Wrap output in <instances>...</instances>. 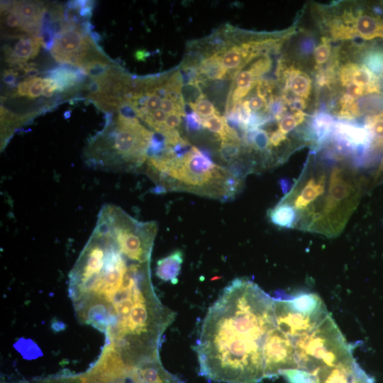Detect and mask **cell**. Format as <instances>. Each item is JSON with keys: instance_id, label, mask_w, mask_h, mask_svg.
<instances>
[{"instance_id": "cell-14", "label": "cell", "mask_w": 383, "mask_h": 383, "mask_svg": "<svg viewBox=\"0 0 383 383\" xmlns=\"http://www.w3.org/2000/svg\"><path fill=\"white\" fill-rule=\"evenodd\" d=\"M11 9L21 18L25 32L29 33L38 32L43 13V7L37 3L23 1L14 3Z\"/></svg>"}, {"instance_id": "cell-39", "label": "cell", "mask_w": 383, "mask_h": 383, "mask_svg": "<svg viewBox=\"0 0 383 383\" xmlns=\"http://www.w3.org/2000/svg\"><path fill=\"white\" fill-rule=\"evenodd\" d=\"M381 170H383V165L380 167Z\"/></svg>"}, {"instance_id": "cell-7", "label": "cell", "mask_w": 383, "mask_h": 383, "mask_svg": "<svg viewBox=\"0 0 383 383\" xmlns=\"http://www.w3.org/2000/svg\"><path fill=\"white\" fill-rule=\"evenodd\" d=\"M263 356L267 379L277 377L284 370L297 369L293 342L277 326L267 335Z\"/></svg>"}, {"instance_id": "cell-23", "label": "cell", "mask_w": 383, "mask_h": 383, "mask_svg": "<svg viewBox=\"0 0 383 383\" xmlns=\"http://www.w3.org/2000/svg\"><path fill=\"white\" fill-rule=\"evenodd\" d=\"M363 65L376 77L383 74V52L372 51L365 57Z\"/></svg>"}, {"instance_id": "cell-20", "label": "cell", "mask_w": 383, "mask_h": 383, "mask_svg": "<svg viewBox=\"0 0 383 383\" xmlns=\"http://www.w3.org/2000/svg\"><path fill=\"white\" fill-rule=\"evenodd\" d=\"M365 126L369 130L372 139V151L383 148V112L368 118Z\"/></svg>"}, {"instance_id": "cell-6", "label": "cell", "mask_w": 383, "mask_h": 383, "mask_svg": "<svg viewBox=\"0 0 383 383\" xmlns=\"http://www.w3.org/2000/svg\"><path fill=\"white\" fill-rule=\"evenodd\" d=\"M276 326L293 342L314 329L329 314L320 296L311 292L273 297Z\"/></svg>"}, {"instance_id": "cell-40", "label": "cell", "mask_w": 383, "mask_h": 383, "mask_svg": "<svg viewBox=\"0 0 383 383\" xmlns=\"http://www.w3.org/2000/svg\"><path fill=\"white\" fill-rule=\"evenodd\" d=\"M382 165H383V162H382ZM382 165H381V166H382Z\"/></svg>"}, {"instance_id": "cell-10", "label": "cell", "mask_w": 383, "mask_h": 383, "mask_svg": "<svg viewBox=\"0 0 383 383\" xmlns=\"http://www.w3.org/2000/svg\"><path fill=\"white\" fill-rule=\"evenodd\" d=\"M314 377L316 383H375L353 357L336 365L319 368Z\"/></svg>"}, {"instance_id": "cell-25", "label": "cell", "mask_w": 383, "mask_h": 383, "mask_svg": "<svg viewBox=\"0 0 383 383\" xmlns=\"http://www.w3.org/2000/svg\"><path fill=\"white\" fill-rule=\"evenodd\" d=\"M281 375L284 377L288 383H316L313 375L299 369L284 370Z\"/></svg>"}, {"instance_id": "cell-9", "label": "cell", "mask_w": 383, "mask_h": 383, "mask_svg": "<svg viewBox=\"0 0 383 383\" xmlns=\"http://www.w3.org/2000/svg\"><path fill=\"white\" fill-rule=\"evenodd\" d=\"M345 23H334L331 29L333 37L347 39L360 37L365 40L383 38V20L366 13L357 16L348 15L344 18Z\"/></svg>"}, {"instance_id": "cell-24", "label": "cell", "mask_w": 383, "mask_h": 383, "mask_svg": "<svg viewBox=\"0 0 383 383\" xmlns=\"http://www.w3.org/2000/svg\"><path fill=\"white\" fill-rule=\"evenodd\" d=\"M189 106L202 118H206L218 113L213 104L205 99L203 95H201L194 103H190Z\"/></svg>"}, {"instance_id": "cell-16", "label": "cell", "mask_w": 383, "mask_h": 383, "mask_svg": "<svg viewBox=\"0 0 383 383\" xmlns=\"http://www.w3.org/2000/svg\"><path fill=\"white\" fill-rule=\"evenodd\" d=\"M333 118L327 114L318 115L311 123V139L316 145H322L326 142L334 129Z\"/></svg>"}, {"instance_id": "cell-15", "label": "cell", "mask_w": 383, "mask_h": 383, "mask_svg": "<svg viewBox=\"0 0 383 383\" xmlns=\"http://www.w3.org/2000/svg\"><path fill=\"white\" fill-rule=\"evenodd\" d=\"M183 263V253L177 250L169 255L159 260L157 262L155 274L165 282L176 284Z\"/></svg>"}, {"instance_id": "cell-26", "label": "cell", "mask_w": 383, "mask_h": 383, "mask_svg": "<svg viewBox=\"0 0 383 383\" xmlns=\"http://www.w3.org/2000/svg\"><path fill=\"white\" fill-rule=\"evenodd\" d=\"M6 10L4 24L9 28L15 31H24L23 21L18 13L13 9H4Z\"/></svg>"}, {"instance_id": "cell-4", "label": "cell", "mask_w": 383, "mask_h": 383, "mask_svg": "<svg viewBox=\"0 0 383 383\" xmlns=\"http://www.w3.org/2000/svg\"><path fill=\"white\" fill-rule=\"evenodd\" d=\"M230 174L213 162L208 151L192 146L184 157L172 159L151 179L167 191H189L228 201L226 180Z\"/></svg>"}, {"instance_id": "cell-12", "label": "cell", "mask_w": 383, "mask_h": 383, "mask_svg": "<svg viewBox=\"0 0 383 383\" xmlns=\"http://www.w3.org/2000/svg\"><path fill=\"white\" fill-rule=\"evenodd\" d=\"M340 80L343 85L356 84L363 87L367 93L379 91L377 77L364 65L353 63L345 65L340 72Z\"/></svg>"}, {"instance_id": "cell-2", "label": "cell", "mask_w": 383, "mask_h": 383, "mask_svg": "<svg viewBox=\"0 0 383 383\" xmlns=\"http://www.w3.org/2000/svg\"><path fill=\"white\" fill-rule=\"evenodd\" d=\"M336 152L311 156L294 182L281 179L279 202L293 211V228L332 238L344 229L359 203L362 178Z\"/></svg>"}, {"instance_id": "cell-18", "label": "cell", "mask_w": 383, "mask_h": 383, "mask_svg": "<svg viewBox=\"0 0 383 383\" xmlns=\"http://www.w3.org/2000/svg\"><path fill=\"white\" fill-rule=\"evenodd\" d=\"M199 72L211 79H221L226 77L227 70L221 62L220 52L204 59L199 67Z\"/></svg>"}, {"instance_id": "cell-1", "label": "cell", "mask_w": 383, "mask_h": 383, "mask_svg": "<svg viewBox=\"0 0 383 383\" xmlns=\"http://www.w3.org/2000/svg\"><path fill=\"white\" fill-rule=\"evenodd\" d=\"M276 326L273 297L246 278L233 279L209 309L196 340L200 374L223 383H259L263 349Z\"/></svg>"}, {"instance_id": "cell-37", "label": "cell", "mask_w": 383, "mask_h": 383, "mask_svg": "<svg viewBox=\"0 0 383 383\" xmlns=\"http://www.w3.org/2000/svg\"><path fill=\"white\" fill-rule=\"evenodd\" d=\"M43 383H91L87 379L84 375L71 379H58L49 380Z\"/></svg>"}, {"instance_id": "cell-29", "label": "cell", "mask_w": 383, "mask_h": 383, "mask_svg": "<svg viewBox=\"0 0 383 383\" xmlns=\"http://www.w3.org/2000/svg\"><path fill=\"white\" fill-rule=\"evenodd\" d=\"M331 46L328 42H323L318 45L314 50V58L318 65L324 64L329 58Z\"/></svg>"}, {"instance_id": "cell-27", "label": "cell", "mask_w": 383, "mask_h": 383, "mask_svg": "<svg viewBox=\"0 0 383 383\" xmlns=\"http://www.w3.org/2000/svg\"><path fill=\"white\" fill-rule=\"evenodd\" d=\"M255 79V77L250 70L243 71L236 76L237 87L251 89L254 86Z\"/></svg>"}, {"instance_id": "cell-13", "label": "cell", "mask_w": 383, "mask_h": 383, "mask_svg": "<svg viewBox=\"0 0 383 383\" xmlns=\"http://www.w3.org/2000/svg\"><path fill=\"white\" fill-rule=\"evenodd\" d=\"M44 42L42 38L37 36L20 37V40L13 48H4V55L6 61L13 65L23 63L35 57Z\"/></svg>"}, {"instance_id": "cell-31", "label": "cell", "mask_w": 383, "mask_h": 383, "mask_svg": "<svg viewBox=\"0 0 383 383\" xmlns=\"http://www.w3.org/2000/svg\"><path fill=\"white\" fill-rule=\"evenodd\" d=\"M44 87V79L40 77H33L30 86L28 89V96L35 99L43 94Z\"/></svg>"}, {"instance_id": "cell-11", "label": "cell", "mask_w": 383, "mask_h": 383, "mask_svg": "<svg viewBox=\"0 0 383 383\" xmlns=\"http://www.w3.org/2000/svg\"><path fill=\"white\" fill-rule=\"evenodd\" d=\"M129 377L131 383H184L166 370L160 358L145 360L133 366Z\"/></svg>"}, {"instance_id": "cell-19", "label": "cell", "mask_w": 383, "mask_h": 383, "mask_svg": "<svg viewBox=\"0 0 383 383\" xmlns=\"http://www.w3.org/2000/svg\"><path fill=\"white\" fill-rule=\"evenodd\" d=\"M220 53L223 67L227 71H233L235 74L243 67L244 60L247 62L240 45L232 46Z\"/></svg>"}, {"instance_id": "cell-30", "label": "cell", "mask_w": 383, "mask_h": 383, "mask_svg": "<svg viewBox=\"0 0 383 383\" xmlns=\"http://www.w3.org/2000/svg\"><path fill=\"white\" fill-rule=\"evenodd\" d=\"M289 140L287 135L279 129L274 131L269 135V151L272 148H278Z\"/></svg>"}, {"instance_id": "cell-22", "label": "cell", "mask_w": 383, "mask_h": 383, "mask_svg": "<svg viewBox=\"0 0 383 383\" xmlns=\"http://www.w3.org/2000/svg\"><path fill=\"white\" fill-rule=\"evenodd\" d=\"M241 152L240 143L236 141H222L219 149V155L223 160L232 163L240 156Z\"/></svg>"}, {"instance_id": "cell-38", "label": "cell", "mask_w": 383, "mask_h": 383, "mask_svg": "<svg viewBox=\"0 0 383 383\" xmlns=\"http://www.w3.org/2000/svg\"><path fill=\"white\" fill-rule=\"evenodd\" d=\"M33 77L28 78L21 82L18 87V94L19 96H28V89L30 86Z\"/></svg>"}, {"instance_id": "cell-35", "label": "cell", "mask_w": 383, "mask_h": 383, "mask_svg": "<svg viewBox=\"0 0 383 383\" xmlns=\"http://www.w3.org/2000/svg\"><path fill=\"white\" fill-rule=\"evenodd\" d=\"M346 95L349 96L354 100L357 99L360 96H362L365 93H367L365 89L354 83H350L349 84L346 85Z\"/></svg>"}, {"instance_id": "cell-5", "label": "cell", "mask_w": 383, "mask_h": 383, "mask_svg": "<svg viewBox=\"0 0 383 383\" xmlns=\"http://www.w3.org/2000/svg\"><path fill=\"white\" fill-rule=\"evenodd\" d=\"M293 344L297 369L313 376L323 366L336 365L353 357L351 345L330 313L314 329L294 340Z\"/></svg>"}, {"instance_id": "cell-8", "label": "cell", "mask_w": 383, "mask_h": 383, "mask_svg": "<svg viewBox=\"0 0 383 383\" xmlns=\"http://www.w3.org/2000/svg\"><path fill=\"white\" fill-rule=\"evenodd\" d=\"M94 43L79 28L64 26L53 41L51 53L56 60L83 68Z\"/></svg>"}, {"instance_id": "cell-34", "label": "cell", "mask_w": 383, "mask_h": 383, "mask_svg": "<svg viewBox=\"0 0 383 383\" xmlns=\"http://www.w3.org/2000/svg\"><path fill=\"white\" fill-rule=\"evenodd\" d=\"M182 115L177 112H173L168 113L165 121L164 123V126L167 130H173L176 129L181 123V116Z\"/></svg>"}, {"instance_id": "cell-3", "label": "cell", "mask_w": 383, "mask_h": 383, "mask_svg": "<svg viewBox=\"0 0 383 383\" xmlns=\"http://www.w3.org/2000/svg\"><path fill=\"white\" fill-rule=\"evenodd\" d=\"M152 133L135 118L119 114L89 141L84 151L85 162L100 170H134L146 162Z\"/></svg>"}, {"instance_id": "cell-17", "label": "cell", "mask_w": 383, "mask_h": 383, "mask_svg": "<svg viewBox=\"0 0 383 383\" xmlns=\"http://www.w3.org/2000/svg\"><path fill=\"white\" fill-rule=\"evenodd\" d=\"M287 87L296 96L307 98L311 93V80L303 72L292 70L289 71Z\"/></svg>"}, {"instance_id": "cell-21", "label": "cell", "mask_w": 383, "mask_h": 383, "mask_svg": "<svg viewBox=\"0 0 383 383\" xmlns=\"http://www.w3.org/2000/svg\"><path fill=\"white\" fill-rule=\"evenodd\" d=\"M203 127L218 136L221 141L230 140L226 130L225 119L218 113L206 118H202Z\"/></svg>"}, {"instance_id": "cell-32", "label": "cell", "mask_w": 383, "mask_h": 383, "mask_svg": "<svg viewBox=\"0 0 383 383\" xmlns=\"http://www.w3.org/2000/svg\"><path fill=\"white\" fill-rule=\"evenodd\" d=\"M270 60L267 57L260 59L256 61L250 70L252 72L255 77L257 78L270 69Z\"/></svg>"}, {"instance_id": "cell-36", "label": "cell", "mask_w": 383, "mask_h": 383, "mask_svg": "<svg viewBox=\"0 0 383 383\" xmlns=\"http://www.w3.org/2000/svg\"><path fill=\"white\" fill-rule=\"evenodd\" d=\"M249 106L252 110H260L266 106V99L265 97L257 94V96H253L249 100Z\"/></svg>"}, {"instance_id": "cell-33", "label": "cell", "mask_w": 383, "mask_h": 383, "mask_svg": "<svg viewBox=\"0 0 383 383\" xmlns=\"http://www.w3.org/2000/svg\"><path fill=\"white\" fill-rule=\"evenodd\" d=\"M148 99L145 106L150 111L159 109L161 106L162 99L161 97L153 91L148 92ZM143 107V106H142Z\"/></svg>"}, {"instance_id": "cell-28", "label": "cell", "mask_w": 383, "mask_h": 383, "mask_svg": "<svg viewBox=\"0 0 383 383\" xmlns=\"http://www.w3.org/2000/svg\"><path fill=\"white\" fill-rule=\"evenodd\" d=\"M184 121L186 128L189 132L198 131L203 127L202 118L195 111L185 113Z\"/></svg>"}]
</instances>
